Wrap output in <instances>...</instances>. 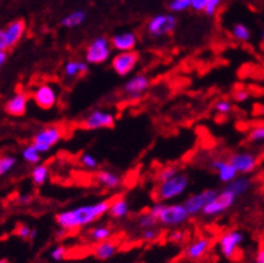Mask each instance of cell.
Listing matches in <instances>:
<instances>
[{
	"instance_id": "6da1fadb",
	"label": "cell",
	"mask_w": 264,
	"mask_h": 263,
	"mask_svg": "<svg viewBox=\"0 0 264 263\" xmlns=\"http://www.w3.org/2000/svg\"><path fill=\"white\" fill-rule=\"evenodd\" d=\"M110 199H103L99 202L87 203L81 206L63 210L55 215V223L59 228L65 230L66 232H73L93 226L105 215H107L110 208Z\"/></svg>"
},
{
	"instance_id": "7a4b0ae2",
	"label": "cell",
	"mask_w": 264,
	"mask_h": 263,
	"mask_svg": "<svg viewBox=\"0 0 264 263\" xmlns=\"http://www.w3.org/2000/svg\"><path fill=\"white\" fill-rule=\"evenodd\" d=\"M152 214L155 215L160 226L167 228H177L189 220L191 215L187 211L184 203L175 202H156L149 208Z\"/></svg>"
},
{
	"instance_id": "3957f363",
	"label": "cell",
	"mask_w": 264,
	"mask_h": 263,
	"mask_svg": "<svg viewBox=\"0 0 264 263\" xmlns=\"http://www.w3.org/2000/svg\"><path fill=\"white\" fill-rule=\"evenodd\" d=\"M189 176L187 173L179 172L168 180L160 181L153 191L156 202H175L188 191Z\"/></svg>"
},
{
	"instance_id": "277c9868",
	"label": "cell",
	"mask_w": 264,
	"mask_h": 263,
	"mask_svg": "<svg viewBox=\"0 0 264 263\" xmlns=\"http://www.w3.org/2000/svg\"><path fill=\"white\" fill-rule=\"evenodd\" d=\"M114 49L105 35H99L89 42L85 50V61L89 65H105L113 58Z\"/></svg>"
},
{
	"instance_id": "5b68a950",
	"label": "cell",
	"mask_w": 264,
	"mask_h": 263,
	"mask_svg": "<svg viewBox=\"0 0 264 263\" xmlns=\"http://www.w3.org/2000/svg\"><path fill=\"white\" fill-rule=\"evenodd\" d=\"M177 23V18L173 14H157L147 22L145 33L152 39H161L175 33Z\"/></svg>"
},
{
	"instance_id": "8992f818",
	"label": "cell",
	"mask_w": 264,
	"mask_h": 263,
	"mask_svg": "<svg viewBox=\"0 0 264 263\" xmlns=\"http://www.w3.org/2000/svg\"><path fill=\"white\" fill-rule=\"evenodd\" d=\"M244 232L240 230H228L224 234L220 235L217 240V247H219L220 254L223 255L225 259L235 260L239 258L240 250L244 243Z\"/></svg>"
},
{
	"instance_id": "52a82bcc",
	"label": "cell",
	"mask_w": 264,
	"mask_h": 263,
	"mask_svg": "<svg viewBox=\"0 0 264 263\" xmlns=\"http://www.w3.org/2000/svg\"><path fill=\"white\" fill-rule=\"evenodd\" d=\"M65 136V132L58 125H49V126L42 127L38 130L33 137V143L35 148L41 153H47L61 143V140Z\"/></svg>"
},
{
	"instance_id": "ba28073f",
	"label": "cell",
	"mask_w": 264,
	"mask_h": 263,
	"mask_svg": "<svg viewBox=\"0 0 264 263\" xmlns=\"http://www.w3.org/2000/svg\"><path fill=\"white\" fill-rule=\"evenodd\" d=\"M237 196L225 187L219 191V193L212 199L209 204L203 210V215L205 218H216L220 215L225 214L232 207L235 206Z\"/></svg>"
},
{
	"instance_id": "9c48e42d",
	"label": "cell",
	"mask_w": 264,
	"mask_h": 263,
	"mask_svg": "<svg viewBox=\"0 0 264 263\" xmlns=\"http://www.w3.org/2000/svg\"><path fill=\"white\" fill-rule=\"evenodd\" d=\"M140 62V54L133 50V51H121L115 53L111 58V69L117 75L126 78L135 73Z\"/></svg>"
},
{
	"instance_id": "30bf717a",
	"label": "cell",
	"mask_w": 264,
	"mask_h": 263,
	"mask_svg": "<svg viewBox=\"0 0 264 263\" xmlns=\"http://www.w3.org/2000/svg\"><path fill=\"white\" fill-rule=\"evenodd\" d=\"M114 125H115V115H114V113L103 110V109H95V110L90 111L81 122V126L86 129V130L111 129Z\"/></svg>"
},
{
	"instance_id": "8fae6325",
	"label": "cell",
	"mask_w": 264,
	"mask_h": 263,
	"mask_svg": "<svg viewBox=\"0 0 264 263\" xmlns=\"http://www.w3.org/2000/svg\"><path fill=\"white\" fill-rule=\"evenodd\" d=\"M31 97H33L34 103L39 109H42V110H51V109L57 106L59 94H58L57 87L54 86L53 83L46 82L42 83V85H38L35 87V90L33 91Z\"/></svg>"
},
{
	"instance_id": "7c38bea8",
	"label": "cell",
	"mask_w": 264,
	"mask_h": 263,
	"mask_svg": "<svg viewBox=\"0 0 264 263\" xmlns=\"http://www.w3.org/2000/svg\"><path fill=\"white\" fill-rule=\"evenodd\" d=\"M217 193H219V189L216 188L203 189V191L189 195L183 203L191 216H197V215L203 214L204 208L209 204V202Z\"/></svg>"
},
{
	"instance_id": "4fadbf2b",
	"label": "cell",
	"mask_w": 264,
	"mask_h": 263,
	"mask_svg": "<svg viewBox=\"0 0 264 263\" xmlns=\"http://www.w3.org/2000/svg\"><path fill=\"white\" fill-rule=\"evenodd\" d=\"M228 160L231 161L239 175H249L255 172L259 165V157L252 151H237L229 155Z\"/></svg>"
},
{
	"instance_id": "5bb4252c",
	"label": "cell",
	"mask_w": 264,
	"mask_h": 263,
	"mask_svg": "<svg viewBox=\"0 0 264 263\" xmlns=\"http://www.w3.org/2000/svg\"><path fill=\"white\" fill-rule=\"evenodd\" d=\"M151 86V79L145 74H133L122 86V93L126 98L140 99Z\"/></svg>"
},
{
	"instance_id": "9a60e30c",
	"label": "cell",
	"mask_w": 264,
	"mask_h": 263,
	"mask_svg": "<svg viewBox=\"0 0 264 263\" xmlns=\"http://www.w3.org/2000/svg\"><path fill=\"white\" fill-rule=\"evenodd\" d=\"M209 167L213 172L217 175L219 180L223 183V184H228L231 183L233 179L239 176V173L236 171V168L232 165V163L225 157H212L209 160Z\"/></svg>"
},
{
	"instance_id": "2e32d148",
	"label": "cell",
	"mask_w": 264,
	"mask_h": 263,
	"mask_svg": "<svg viewBox=\"0 0 264 263\" xmlns=\"http://www.w3.org/2000/svg\"><path fill=\"white\" fill-rule=\"evenodd\" d=\"M111 46L115 53H121V51H133L136 50L137 45H139V35L127 30V31H121V33L114 34L113 37L110 38Z\"/></svg>"
},
{
	"instance_id": "e0dca14e",
	"label": "cell",
	"mask_w": 264,
	"mask_h": 263,
	"mask_svg": "<svg viewBox=\"0 0 264 263\" xmlns=\"http://www.w3.org/2000/svg\"><path fill=\"white\" fill-rule=\"evenodd\" d=\"M29 94L25 91H17L11 98L5 103V111L11 117H22L27 113L29 106Z\"/></svg>"
},
{
	"instance_id": "ac0fdd59",
	"label": "cell",
	"mask_w": 264,
	"mask_h": 263,
	"mask_svg": "<svg viewBox=\"0 0 264 263\" xmlns=\"http://www.w3.org/2000/svg\"><path fill=\"white\" fill-rule=\"evenodd\" d=\"M212 240L211 238L207 236H201V238L195 239L185 247L184 255L187 256L189 260H200L208 254V251L211 250Z\"/></svg>"
},
{
	"instance_id": "d6986e66",
	"label": "cell",
	"mask_w": 264,
	"mask_h": 263,
	"mask_svg": "<svg viewBox=\"0 0 264 263\" xmlns=\"http://www.w3.org/2000/svg\"><path fill=\"white\" fill-rule=\"evenodd\" d=\"M6 37L9 41L10 49H13L22 41V38L26 33V22L23 19H15V21L10 22L5 29Z\"/></svg>"
},
{
	"instance_id": "ffe728a7",
	"label": "cell",
	"mask_w": 264,
	"mask_h": 263,
	"mask_svg": "<svg viewBox=\"0 0 264 263\" xmlns=\"http://www.w3.org/2000/svg\"><path fill=\"white\" fill-rule=\"evenodd\" d=\"M95 180L101 187L106 189H117L121 187L122 177L119 173L114 172L111 169H101L95 173Z\"/></svg>"
},
{
	"instance_id": "44dd1931",
	"label": "cell",
	"mask_w": 264,
	"mask_h": 263,
	"mask_svg": "<svg viewBox=\"0 0 264 263\" xmlns=\"http://www.w3.org/2000/svg\"><path fill=\"white\" fill-rule=\"evenodd\" d=\"M90 70V65L82 59H69L63 65V75L67 79H75L86 75Z\"/></svg>"
},
{
	"instance_id": "7402d4cb",
	"label": "cell",
	"mask_w": 264,
	"mask_h": 263,
	"mask_svg": "<svg viewBox=\"0 0 264 263\" xmlns=\"http://www.w3.org/2000/svg\"><path fill=\"white\" fill-rule=\"evenodd\" d=\"M130 214V204L129 202L126 200L125 197H115V199H111L110 202V208H109V215L110 218L115 219V220H122V219H126Z\"/></svg>"
},
{
	"instance_id": "603a6c76",
	"label": "cell",
	"mask_w": 264,
	"mask_h": 263,
	"mask_svg": "<svg viewBox=\"0 0 264 263\" xmlns=\"http://www.w3.org/2000/svg\"><path fill=\"white\" fill-rule=\"evenodd\" d=\"M118 252V244L114 240H103L101 243H95L93 248V255L98 260H109Z\"/></svg>"
},
{
	"instance_id": "cb8c5ba5",
	"label": "cell",
	"mask_w": 264,
	"mask_h": 263,
	"mask_svg": "<svg viewBox=\"0 0 264 263\" xmlns=\"http://www.w3.org/2000/svg\"><path fill=\"white\" fill-rule=\"evenodd\" d=\"M113 234V228L107 224H97V226L90 227L86 232V236L91 243H101L103 240H109Z\"/></svg>"
},
{
	"instance_id": "d4e9b609",
	"label": "cell",
	"mask_w": 264,
	"mask_h": 263,
	"mask_svg": "<svg viewBox=\"0 0 264 263\" xmlns=\"http://www.w3.org/2000/svg\"><path fill=\"white\" fill-rule=\"evenodd\" d=\"M86 19H87V13L85 10H74L62 18L61 26H63L65 29H77L85 23Z\"/></svg>"
},
{
	"instance_id": "484cf974",
	"label": "cell",
	"mask_w": 264,
	"mask_h": 263,
	"mask_svg": "<svg viewBox=\"0 0 264 263\" xmlns=\"http://www.w3.org/2000/svg\"><path fill=\"white\" fill-rule=\"evenodd\" d=\"M227 188L235 193L237 197L243 196L252 188V180L247 175H239L231 183H228Z\"/></svg>"
},
{
	"instance_id": "4316f807",
	"label": "cell",
	"mask_w": 264,
	"mask_h": 263,
	"mask_svg": "<svg viewBox=\"0 0 264 263\" xmlns=\"http://www.w3.org/2000/svg\"><path fill=\"white\" fill-rule=\"evenodd\" d=\"M50 171L49 167L46 164H37L34 165L33 171H31V180H33L34 185L37 187H42L46 184V181L49 180Z\"/></svg>"
},
{
	"instance_id": "83f0119b",
	"label": "cell",
	"mask_w": 264,
	"mask_h": 263,
	"mask_svg": "<svg viewBox=\"0 0 264 263\" xmlns=\"http://www.w3.org/2000/svg\"><path fill=\"white\" fill-rule=\"evenodd\" d=\"M231 37L235 41L241 42V43H247V42L251 41L252 33L247 25H244V23H235L231 29Z\"/></svg>"
},
{
	"instance_id": "f1b7e54d",
	"label": "cell",
	"mask_w": 264,
	"mask_h": 263,
	"mask_svg": "<svg viewBox=\"0 0 264 263\" xmlns=\"http://www.w3.org/2000/svg\"><path fill=\"white\" fill-rule=\"evenodd\" d=\"M22 157L26 163H29L31 165H37L41 163L42 160V153L35 148V145L31 144L26 145L25 148L22 149Z\"/></svg>"
},
{
	"instance_id": "f546056e",
	"label": "cell",
	"mask_w": 264,
	"mask_h": 263,
	"mask_svg": "<svg viewBox=\"0 0 264 263\" xmlns=\"http://www.w3.org/2000/svg\"><path fill=\"white\" fill-rule=\"evenodd\" d=\"M136 224H137L140 230L143 231L147 230V228H152V227H157L159 226V222L155 218V215L148 210L147 212H143V214L139 215V218L136 220Z\"/></svg>"
},
{
	"instance_id": "4dcf8cb0",
	"label": "cell",
	"mask_w": 264,
	"mask_h": 263,
	"mask_svg": "<svg viewBox=\"0 0 264 263\" xmlns=\"http://www.w3.org/2000/svg\"><path fill=\"white\" fill-rule=\"evenodd\" d=\"M79 164L87 171H94L99 167V160L97 159V156H94L93 153L85 152L79 156Z\"/></svg>"
},
{
	"instance_id": "1f68e13d",
	"label": "cell",
	"mask_w": 264,
	"mask_h": 263,
	"mask_svg": "<svg viewBox=\"0 0 264 263\" xmlns=\"http://www.w3.org/2000/svg\"><path fill=\"white\" fill-rule=\"evenodd\" d=\"M213 110L219 115H224V117L229 115L233 111V102H232L231 99H219L213 105Z\"/></svg>"
},
{
	"instance_id": "d6a6232c",
	"label": "cell",
	"mask_w": 264,
	"mask_h": 263,
	"mask_svg": "<svg viewBox=\"0 0 264 263\" xmlns=\"http://www.w3.org/2000/svg\"><path fill=\"white\" fill-rule=\"evenodd\" d=\"M14 232H15L17 236H19L21 239H25V240H34L38 234L35 228H31V227L27 226V224H23V223L18 224Z\"/></svg>"
},
{
	"instance_id": "836d02e7",
	"label": "cell",
	"mask_w": 264,
	"mask_h": 263,
	"mask_svg": "<svg viewBox=\"0 0 264 263\" xmlns=\"http://www.w3.org/2000/svg\"><path fill=\"white\" fill-rule=\"evenodd\" d=\"M247 139L252 144H264V125H256L251 127Z\"/></svg>"
},
{
	"instance_id": "e575fe53",
	"label": "cell",
	"mask_w": 264,
	"mask_h": 263,
	"mask_svg": "<svg viewBox=\"0 0 264 263\" xmlns=\"http://www.w3.org/2000/svg\"><path fill=\"white\" fill-rule=\"evenodd\" d=\"M17 165V159L13 155H2L0 156V177L5 176L6 173Z\"/></svg>"
},
{
	"instance_id": "d590c367",
	"label": "cell",
	"mask_w": 264,
	"mask_h": 263,
	"mask_svg": "<svg viewBox=\"0 0 264 263\" xmlns=\"http://www.w3.org/2000/svg\"><path fill=\"white\" fill-rule=\"evenodd\" d=\"M191 9V0H169L168 10L172 14H180Z\"/></svg>"
},
{
	"instance_id": "8d00e7d4",
	"label": "cell",
	"mask_w": 264,
	"mask_h": 263,
	"mask_svg": "<svg viewBox=\"0 0 264 263\" xmlns=\"http://www.w3.org/2000/svg\"><path fill=\"white\" fill-rule=\"evenodd\" d=\"M179 172V167H176V165H165V167H163V168L160 169L159 172L156 173V180H157V183L168 180V179H171V177H173L176 173Z\"/></svg>"
},
{
	"instance_id": "74e56055",
	"label": "cell",
	"mask_w": 264,
	"mask_h": 263,
	"mask_svg": "<svg viewBox=\"0 0 264 263\" xmlns=\"http://www.w3.org/2000/svg\"><path fill=\"white\" fill-rule=\"evenodd\" d=\"M67 255H69L67 247L59 244V246H55L54 248H51L49 256L54 262H62V260H65L67 258Z\"/></svg>"
},
{
	"instance_id": "f35d334b",
	"label": "cell",
	"mask_w": 264,
	"mask_h": 263,
	"mask_svg": "<svg viewBox=\"0 0 264 263\" xmlns=\"http://www.w3.org/2000/svg\"><path fill=\"white\" fill-rule=\"evenodd\" d=\"M160 235H161V231L157 227H152V228H147V230L141 231V239L144 242L148 243L156 242L160 238Z\"/></svg>"
},
{
	"instance_id": "ab89813d",
	"label": "cell",
	"mask_w": 264,
	"mask_h": 263,
	"mask_svg": "<svg viewBox=\"0 0 264 263\" xmlns=\"http://www.w3.org/2000/svg\"><path fill=\"white\" fill-rule=\"evenodd\" d=\"M168 239H169V242L181 244L187 240V232L181 228H172L171 234L168 235Z\"/></svg>"
},
{
	"instance_id": "60d3db41",
	"label": "cell",
	"mask_w": 264,
	"mask_h": 263,
	"mask_svg": "<svg viewBox=\"0 0 264 263\" xmlns=\"http://www.w3.org/2000/svg\"><path fill=\"white\" fill-rule=\"evenodd\" d=\"M224 0H208L207 6H205V10H204V14L207 17H215L217 11L221 9Z\"/></svg>"
},
{
	"instance_id": "b9f144b4",
	"label": "cell",
	"mask_w": 264,
	"mask_h": 263,
	"mask_svg": "<svg viewBox=\"0 0 264 263\" xmlns=\"http://www.w3.org/2000/svg\"><path fill=\"white\" fill-rule=\"evenodd\" d=\"M232 97H233V101H235V102L244 103L249 99L251 93H249V90L245 89V87H239V89H236V90L233 91V95H232Z\"/></svg>"
},
{
	"instance_id": "7bdbcfd3",
	"label": "cell",
	"mask_w": 264,
	"mask_h": 263,
	"mask_svg": "<svg viewBox=\"0 0 264 263\" xmlns=\"http://www.w3.org/2000/svg\"><path fill=\"white\" fill-rule=\"evenodd\" d=\"M208 0H191V10L196 13H204Z\"/></svg>"
},
{
	"instance_id": "ee69618b",
	"label": "cell",
	"mask_w": 264,
	"mask_h": 263,
	"mask_svg": "<svg viewBox=\"0 0 264 263\" xmlns=\"http://www.w3.org/2000/svg\"><path fill=\"white\" fill-rule=\"evenodd\" d=\"M0 50H2V51H7V50H10V45H9V41H7V37H6L5 29L0 30Z\"/></svg>"
},
{
	"instance_id": "f6af8a7d",
	"label": "cell",
	"mask_w": 264,
	"mask_h": 263,
	"mask_svg": "<svg viewBox=\"0 0 264 263\" xmlns=\"http://www.w3.org/2000/svg\"><path fill=\"white\" fill-rule=\"evenodd\" d=\"M255 263H264V242L260 243L255 254Z\"/></svg>"
},
{
	"instance_id": "bcb514c9",
	"label": "cell",
	"mask_w": 264,
	"mask_h": 263,
	"mask_svg": "<svg viewBox=\"0 0 264 263\" xmlns=\"http://www.w3.org/2000/svg\"><path fill=\"white\" fill-rule=\"evenodd\" d=\"M31 202H33V196L29 195V193L18 196V203L22 204V206H29V204H31Z\"/></svg>"
},
{
	"instance_id": "7dc6e473",
	"label": "cell",
	"mask_w": 264,
	"mask_h": 263,
	"mask_svg": "<svg viewBox=\"0 0 264 263\" xmlns=\"http://www.w3.org/2000/svg\"><path fill=\"white\" fill-rule=\"evenodd\" d=\"M7 57H9V55H7V51H2V50H0V67L5 65L6 61H7Z\"/></svg>"
},
{
	"instance_id": "c3c4849f",
	"label": "cell",
	"mask_w": 264,
	"mask_h": 263,
	"mask_svg": "<svg viewBox=\"0 0 264 263\" xmlns=\"http://www.w3.org/2000/svg\"><path fill=\"white\" fill-rule=\"evenodd\" d=\"M0 263H9V260L7 259H0Z\"/></svg>"
},
{
	"instance_id": "681fc988",
	"label": "cell",
	"mask_w": 264,
	"mask_h": 263,
	"mask_svg": "<svg viewBox=\"0 0 264 263\" xmlns=\"http://www.w3.org/2000/svg\"><path fill=\"white\" fill-rule=\"evenodd\" d=\"M261 42H263V43H264V30H263V31H261Z\"/></svg>"
},
{
	"instance_id": "f907efd6",
	"label": "cell",
	"mask_w": 264,
	"mask_h": 263,
	"mask_svg": "<svg viewBox=\"0 0 264 263\" xmlns=\"http://www.w3.org/2000/svg\"><path fill=\"white\" fill-rule=\"evenodd\" d=\"M263 81H264V71H263Z\"/></svg>"
}]
</instances>
